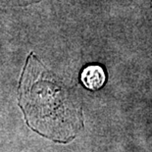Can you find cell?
Returning <instances> with one entry per match:
<instances>
[{"instance_id":"obj_1","label":"cell","mask_w":152,"mask_h":152,"mask_svg":"<svg viewBox=\"0 0 152 152\" xmlns=\"http://www.w3.org/2000/svg\"><path fill=\"white\" fill-rule=\"evenodd\" d=\"M19 103L28 126L53 140H71L83 127L82 111L62 82L28 55L20 83Z\"/></svg>"},{"instance_id":"obj_2","label":"cell","mask_w":152,"mask_h":152,"mask_svg":"<svg viewBox=\"0 0 152 152\" xmlns=\"http://www.w3.org/2000/svg\"><path fill=\"white\" fill-rule=\"evenodd\" d=\"M80 80L86 88L97 90L104 86L106 74L101 66L89 65L86 67L80 74Z\"/></svg>"}]
</instances>
